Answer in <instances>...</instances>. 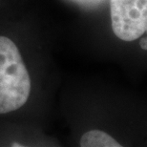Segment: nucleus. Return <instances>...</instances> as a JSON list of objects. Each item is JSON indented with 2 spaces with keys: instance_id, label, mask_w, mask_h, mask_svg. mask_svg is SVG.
I'll return each instance as SVG.
<instances>
[{
  "instance_id": "1",
  "label": "nucleus",
  "mask_w": 147,
  "mask_h": 147,
  "mask_svg": "<svg viewBox=\"0 0 147 147\" xmlns=\"http://www.w3.org/2000/svg\"><path fill=\"white\" fill-rule=\"evenodd\" d=\"M31 78L18 48L0 36V114L16 111L27 102Z\"/></svg>"
},
{
  "instance_id": "2",
  "label": "nucleus",
  "mask_w": 147,
  "mask_h": 147,
  "mask_svg": "<svg viewBox=\"0 0 147 147\" xmlns=\"http://www.w3.org/2000/svg\"><path fill=\"white\" fill-rule=\"evenodd\" d=\"M114 34L123 41H134L147 29V0H111Z\"/></svg>"
},
{
  "instance_id": "3",
  "label": "nucleus",
  "mask_w": 147,
  "mask_h": 147,
  "mask_svg": "<svg viewBox=\"0 0 147 147\" xmlns=\"http://www.w3.org/2000/svg\"><path fill=\"white\" fill-rule=\"evenodd\" d=\"M82 147H119L114 138L100 130H92L85 133L80 139Z\"/></svg>"
},
{
  "instance_id": "4",
  "label": "nucleus",
  "mask_w": 147,
  "mask_h": 147,
  "mask_svg": "<svg viewBox=\"0 0 147 147\" xmlns=\"http://www.w3.org/2000/svg\"><path fill=\"white\" fill-rule=\"evenodd\" d=\"M140 47L142 49H143L145 51L147 50V45H146V37H143L142 40H140Z\"/></svg>"
},
{
  "instance_id": "5",
  "label": "nucleus",
  "mask_w": 147,
  "mask_h": 147,
  "mask_svg": "<svg viewBox=\"0 0 147 147\" xmlns=\"http://www.w3.org/2000/svg\"><path fill=\"white\" fill-rule=\"evenodd\" d=\"M11 146H18V147H20V146H22L21 144H18V143H16V142H14V143H13V144H11Z\"/></svg>"
}]
</instances>
